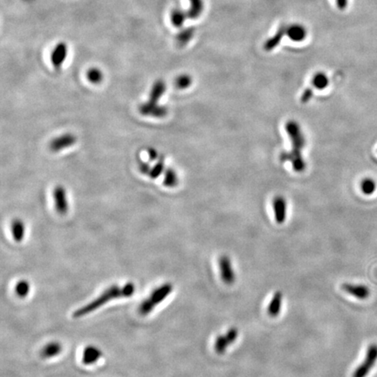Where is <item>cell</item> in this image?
<instances>
[{"label":"cell","mask_w":377,"mask_h":377,"mask_svg":"<svg viewBox=\"0 0 377 377\" xmlns=\"http://www.w3.org/2000/svg\"><path fill=\"white\" fill-rule=\"evenodd\" d=\"M148 154H149V159L151 160V161H156L159 157L158 153H157V151L155 149H151L150 148V149H148Z\"/></svg>","instance_id":"e575fe53"},{"label":"cell","mask_w":377,"mask_h":377,"mask_svg":"<svg viewBox=\"0 0 377 377\" xmlns=\"http://www.w3.org/2000/svg\"><path fill=\"white\" fill-rule=\"evenodd\" d=\"M165 171V165H164V157L161 156L159 161L153 166L151 171L149 173V177L152 179H156L159 178L161 175Z\"/></svg>","instance_id":"83f0119b"},{"label":"cell","mask_w":377,"mask_h":377,"mask_svg":"<svg viewBox=\"0 0 377 377\" xmlns=\"http://www.w3.org/2000/svg\"><path fill=\"white\" fill-rule=\"evenodd\" d=\"M192 77L187 73H183L178 75L175 80V86L178 89H186L191 86L192 84Z\"/></svg>","instance_id":"484cf974"},{"label":"cell","mask_w":377,"mask_h":377,"mask_svg":"<svg viewBox=\"0 0 377 377\" xmlns=\"http://www.w3.org/2000/svg\"><path fill=\"white\" fill-rule=\"evenodd\" d=\"M287 36L294 42H301L308 36V30L301 24H292L287 26Z\"/></svg>","instance_id":"7c38bea8"},{"label":"cell","mask_w":377,"mask_h":377,"mask_svg":"<svg viewBox=\"0 0 377 377\" xmlns=\"http://www.w3.org/2000/svg\"><path fill=\"white\" fill-rule=\"evenodd\" d=\"M219 269L222 280L227 284L232 285L235 281V273L232 268V262L227 256H222L219 259Z\"/></svg>","instance_id":"9c48e42d"},{"label":"cell","mask_w":377,"mask_h":377,"mask_svg":"<svg viewBox=\"0 0 377 377\" xmlns=\"http://www.w3.org/2000/svg\"><path fill=\"white\" fill-rule=\"evenodd\" d=\"M62 350V347L61 343H59L57 341H53L46 345L42 348V350L40 352V356L44 359L53 358L55 356H58Z\"/></svg>","instance_id":"e0dca14e"},{"label":"cell","mask_w":377,"mask_h":377,"mask_svg":"<svg viewBox=\"0 0 377 377\" xmlns=\"http://www.w3.org/2000/svg\"><path fill=\"white\" fill-rule=\"evenodd\" d=\"M288 136L292 143L291 151L302 153V149L306 145V138L301 125L296 121H288L285 126Z\"/></svg>","instance_id":"3957f363"},{"label":"cell","mask_w":377,"mask_h":377,"mask_svg":"<svg viewBox=\"0 0 377 377\" xmlns=\"http://www.w3.org/2000/svg\"><path fill=\"white\" fill-rule=\"evenodd\" d=\"M67 56V46L64 42L59 43L52 52L51 62L56 68L61 67Z\"/></svg>","instance_id":"4fadbf2b"},{"label":"cell","mask_w":377,"mask_h":377,"mask_svg":"<svg viewBox=\"0 0 377 377\" xmlns=\"http://www.w3.org/2000/svg\"><path fill=\"white\" fill-rule=\"evenodd\" d=\"M187 18H188L187 11H183L179 8L174 9L171 12V23L176 27H182L184 26Z\"/></svg>","instance_id":"7402d4cb"},{"label":"cell","mask_w":377,"mask_h":377,"mask_svg":"<svg viewBox=\"0 0 377 377\" xmlns=\"http://www.w3.org/2000/svg\"><path fill=\"white\" fill-rule=\"evenodd\" d=\"M285 36H287V26H280L278 31L273 34V36L270 37L268 40L265 41V44H264V49L266 52L274 50L276 47L281 43L283 38Z\"/></svg>","instance_id":"9a60e30c"},{"label":"cell","mask_w":377,"mask_h":377,"mask_svg":"<svg viewBox=\"0 0 377 377\" xmlns=\"http://www.w3.org/2000/svg\"><path fill=\"white\" fill-rule=\"evenodd\" d=\"M135 292V286L134 283L128 282L125 284L123 287H119L117 285H113L104 291L99 297L94 299V301H91L88 304L85 305L80 309H77L73 313V318H81L83 316L87 315L90 313L94 312L95 310L100 309L103 305L107 304L108 302L118 298L131 297Z\"/></svg>","instance_id":"6da1fadb"},{"label":"cell","mask_w":377,"mask_h":377,"mask_svg":"<svg viewBox=\"0 0 377 377\" xmlns=\"http://www.w3.org/2000/svg\"><path fill=\"white\" fill-rule=\"evenodd\" d=\"M280 160L282 162H290L293 170L296 172H302L306 170L307 164L302 156V153L283 152L280 155Z\"/></svg>","instance_id":"ba28073f"},{"label":"cell","mask_w":377,"mask_h":377,"mask_svg":"<svg viewBox=\"0 0 377 377\" xmlns=\"http://www.w3.org/2000/svg\"><path fill=\"white\" fill-rule=\"evenodd\" d=\"M87 78L91 83H101L103 80V73L98 67H92L87 71Z\"/></svg>","instance_id":"4316f807"},{"label":"cell","mask_w":377,"mask_h":377,"mask_svg":"<svg viewBox=\"0 0 377 377\" xmlns=\"http://www.w3.org/2000/svg\"><path fill=\"white\" fill-rule=\"evenodd\" d=\"M312 85L318 90H323L329 85V79L323 72L316 73L312 78Z\"/></svg>","instance_id":"44dd1931"},{"label":"cell","mask_w":377,"mask_h":377,"mask_svg":"<svg viewBox=\"0 0 377 377\" xmlns=\"http://www.w3.org/2000/svg\"><path fill=\"white\" fill-rule=\"evenodd\" d=\"M230 344L229 343L228 340L225 337V335H219L215 341V351L217 352L218 354H224L227 346Z\"/></svg>","instance_id":"f546056e"},{"label":"cell","mask_w":377,"mask_h":377,"mask_svg":"<svg viewBox=\"0 0 377 377\" xmlns=\"http://www.w3.org/2000/svg\"><path fill=\"white\" fill-rule=\"evenodd\" d=\"M11 234L13 237V240L19 243L24 240L25 233H26V226L24 222L20 219H15L11 223Z\"/></svg>","instance_id":"ac0fdd59"},{"label":"cell","mask_w":377,"mask_h":377,"mask_svg":"<svg viewBox=\"0 0 377 377\" xmlns=\"http://www.w3.org/2000/svg\"><path fill=\"white\" fill-rule=\"evenodd\" d=\"M165 91H166L165 81L163 80H156L151 87L150 94H149V101L158 103L160 99L162 98V96L165 93Z\"/></svg>","instance_id":"2e32d148"},{"label":"cell","mask_w":377,"mask_h":377,"mask_svg":"<svg viewBox=\"0 0 377 377\" xmlns=\"http://www.w3.org/2000/svg\"><path fill=\"white\" fill-rule=\"evenodd\" d=\"M16 294L18 297L25 298L28 295L30 292V284L26 280H20L19 282L16 285Z\"/></svg>","instance_id":"f1b7e54d"},{"label":"cell","mask_w":377,"mask_h":377,"mask_svg":"<svg viewBox=\"0 0 377 377\" xmlns=\"http://www.w3.org/2000/svg\"><path fill=\"white\" fill-rule=\"evenodd\" d=\"M77 137L73 134H65L52 140L49 147L52 151L58 152L62 149H67L76 143Z\"/></svg>","instance_id":"8992f818"},{"label":"cell","mask_w":377,"mask_h":377,"mask_svg":"<svg viewBox=\"0 0 377 377\" xmlns=\"http://www.w3.org/2000/svg\"><path fill=\"white\" fill-rule=\"evenodd\" d=\"M238 334H239V331L236 329L235 327H232L231 329L228 330V332L225 334V337L228 340L229 343L232 344L238 338Z\"/></svg>","instance_id":"4dcf8cb0"},{"label":"cell","mask_w":377,"mask_h":377,"mask_svg":"<svg viewBox=\"0 0 377 377\" xmlns=\"http://www.w3.org/2000/svg\"><path fill=\"white\" fill-rule=\"evenodd\" d=\"M342 289L350 294L354 297L357 298L359 300H365L370 297V290L369 287L364 285H356V284H349L346 283L342 285Z\"/></svg>","instance_id":"8fae6325"},{"label":"cell","mask_w":377,"mask_h":377,"mask_svg":"<svg viewBox=\"0 0 377 377\" xmlns=\"http://www.w3.org/2000/svg\"><path fill=\"white\" fill-rule=\"evenodd\" d=\"M102 356V352L100 348L93 345H89L84 348L82 363L85 365H93L96 362H98Z\"/></svg>","instance_id":"5bb4252c"},{"label":"cell","mask_w":377,"mask_h":377,"mask_svg":"<svg viewBox=\"0 0 377 377\" xmlns=\"http://www.w3.org/2000/svg\"><path fill=\"white\" fill-rule=\"evenodd\" d=\"M172 291L173 285L171 283H165L157 287L153 291L148 299H145L141 302L139 306L138 312L141 315H148L149 313L152 312L156 306L161 303L165 298H167L171 294Z\"/></svg>","instance_id":"7a4b0ae2"},{"label":"cell","mask_w":377,"mask_h":377,"mask_svg":"<svg viewBox=\"0 0 377 377\" xmlns=\"http://www.w3.org/2000/svg\"><path fill=\"white\" fill-rule=\"evenodd\" d=\"M152 167L150 166V164L149 163H146V162H141L139 163V170L141 171L142 174L148 175L149 176L150 171H151Z\"/></svg>","instance_id":"d6a6232c"},{"label":"cell","mask_w":377,"mask_h":377,"mask_svg":"<svg viewBox=\"0 0 377 377\" xmlns=\"http://www.w3.org/2000/svg\"><path fill=\"white\" fill-rule=\"evenodd\" d=\"M178 173L173 169L168 168L164 171V178H163V185L167 186L169 188H174L178 186Z\"/></svg>","instance_id":"603a6c76"},{"label":"cell","mask_w":377,"mask_h":377,"mask_svg":"<svg viewBox=\"0 0 377 377\" xmlns=\"http://www.w3.org/2000/svg\"><path fill=\"white\" fill-rule=\"evenodd\" d=\"M377 183L374 180L373 178H364L360 184V188L362 192L366 195L370 196L377 190Z\"/></svg>","instance_id":"cb8c5ba5"},{"label":"cell","mask_w":377,"mask_h":377,"mask_svg":"<svg viewBox=\"0 0 377 377\" xmlns=\"http://www.w3.org/2000/svg\"><path fill=\"white\" fill-rule=\"evenodd\" d=\"M335 3L339 10H345L348 5V0H335Z\"/></svg>","instance_id":"836d02e7"},{"label":"cell","mask_w":377,"mask_h":377,"mask_svg":"<svg viewBox=\"0 0 377 377\" xmlns=\"http://www.w3.org/2000/svg\"><path fill=\"white\" fill-rule=\"evenodd\" d=\"M139 112L142 116H152L156 118H162L168 114V109L164 106L159 105L158 103L149 101L148 102L141 103L138 108Z\"/></svg>","instance_id":"5b68a950"},{"label":"cell","mask_w":377,"mask_h":377,"mask_svg":"<svg viewBox=\"0 0 377 377\" xmlns=\"http://www.w3.org/2000/svg\"><path fill=\"white\" fill-rule=\"evenodd\" d=\"M54 200L57 212L62 215L65 214L68 210V202L65 188L62 185L56 186L54 189Z\"/></svg>","instance_id":"52a82bcc"},{"label":"cell","mask_w":377,"mask_h":377,"mask_svg":"<svg viewBox=\"0 0 377 377\" xmlns=\"http://www.w3.org/2000/svg\"><path fill=\"white\" fill-rule=\"evenodd\" d=\"M314 96V91L311 88H307L305 89L304 92L301 94V102L302 103H307L309 102Z\"/></svg>","instance_id":"1f68e13d"},{"label":"cell","mask_w":377,"mask_h":377,"mask_svg":"<svg viewBox=\"0 0 377 377\" xmlns=\"http://www.w3.org/2000/svg\"><path fill=\"white\" fill-rule=\"evenodd\" d=\"M188 1H189V9L187 11L188 18L191 19L199 18L204 10L203 0H188Z\"/></svg>","instance_id":"d6986e66"},{"label":"cell","mask_w":377,"mask_h":377,"mask_svg":"<svg viewBox=\"0 0 377 377\" xmlns=\"http://www.w3.org/2000/svg\"><path fill=\"white\" fill-rule=\"evenodd\" d=\"M272 206H273L276 222L278 224H283L287 219V200L282 196H275L272 201Z\"/></svg>","instance_id":"30bf717a"},{"label":"cell","mask_w":377,"mask_h":377,"mask_svg":"<svg viewBox=\"0 0 377 377\" xmlns=\"http://www.w3.org/2000/svg\"><path fill=\"white\" fill-rule=\"evenodd\" d=\"M194 33H195V30L193 27H187L185 29H183L180 31V33H178V36H177V40H178V43L184 47L191 40L193 36H194Z\"/></svg>","instance_id":"d4e9b609"},{"label":"cell","mask_w":377,"mask_h":377,"mask_svg":"<svg viewBox=\"0 0 377 377\" xmlns=\"http://www.w3.org/2000/svg\"><path fill=\"white\" fill-rule=\"evenodd\" d=\"M377 362V344H371L367 350L365 359L353 374V377H366Z\"/></svg>","instance_id":"277c9868"},{"label":"cell","mask_w":377,"mask_h":377,"mask_svg":"<svg viewBox=\"0 0 377 377\" xmlns=\"http://www.w3.org/2000/svg\"><path fill=\"white\" fill-rule=\"evenodd\" d=\"M283 295L280 292H277L272 297L268 307L269 315L272 317H277L281 311L282 306Z\"/></svg>","instance_id":"ffe728a7"}]
</instances>
